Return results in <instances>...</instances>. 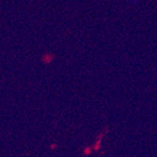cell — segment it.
Listing matches in <instances>:
<instances>
[]
</instances>
